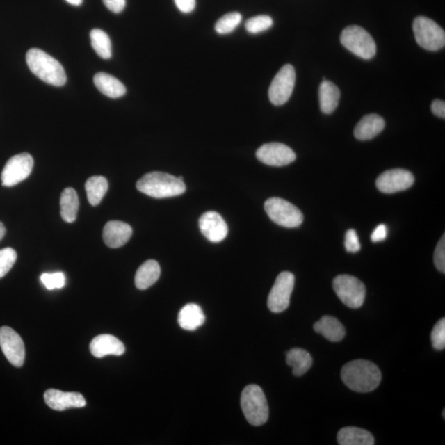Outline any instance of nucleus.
<instances>
[{"mask_svg":"<svg viewBox=\"0 0 445 445\" xmlns=\"http://www.w3.org/2000/svg\"><path fill=\"white\" fill-rule=\"evenodd\" d=\"M412 28L416 41L422 48L436 51L444 47V31L435 21L419 16L414 20Z\"/></svg>","mask_w":445,"mask_h":445,"instance_id":"nucleus-6","label":"nucleus"},{"mask_svg":"<svg viewBox=\"0 0 445 445\" xmlns=\"http://www.w3.org/2000/svg\"><path fill=\"white\" fill-rule=\"evenodd\" d=\"M93 82L102 93L111 99H118L126 95V87L113 75L102 72L97 73L93 78Z\"/></svg>","mask_w":445,"mask_h":445,"instance_id":"nucleus-21","label":"nucleus"},{"mask_svg":"<svg viewBox=\"0 0 445 445\" xmlns=\"http://www.w3.org/2000/svg\"><path fill=\"white\" fill-rule=\"evenodd\" d=\"M431 111L436 117L445 118V104L444 101L436 99L431 104Z\"/></svg>","mask_w":445,"mask_h":445,"instance_id":"nucleus-40","label":"nucleus"},{"mask_svg":"<svg viewBox=\"0 0 445 445\" xmlns=\"http://www.w3.org/2000/svg\"><path fill=\"white\" fill-rule=\"evenodd\" d=\"M241 407L249 424L260 426L268 420V404L264 391L258 385H248L243 389Z\"/></svg>","mask_w":445,"mask_h":445,"instance_id":"nucleus-4","label":"nucleus"},{"mask_svg":"<svg viewBox=\"0 0 445 445\" xmlns=\"http://www.w3.org/2000/svg\"><path fill=\"white\" fill-rule=\"evenodd\" d=\"M47 406L55 411H65L69 408H81L86 406V400L79 393H65L57 389H48L44 394Z\"/></svg>","mask_w":445,"mask_h":445,"instance_id":"nucleus-16","label":"nucleus"},{"mask_svg":"<svg viewBox=\"0 0 445 445\" xmlns=\"http://www.w3.org/2000/svg\"><path fill=\"white\" fill-rule=\"evenodd\" d=\"M132 228L122 221H109L106 222L102 237L106 246L118 248L124 246L131 238Z\"/></svg>","mask_w":445,"mask_h":445,"instance_id":"nucleus-17","label":"nucleus"},{"mask_svg":"<svg viewBox=\"0 0 445 445\" xmlns=\"http://www.w3.org/2000/svg\"><path fill=\"white\" fill-rule=\"evenodd\" d=\"M91 353L96 358H104L106 355H122L126 351L124 346L118 338L104 334L93 338L90 346Z\"/></svg>","mask_w":445,"mask_h":445,"instance_id":"nucleus-18","label":"nucleus"},{"mask_svg":"<svg viewBox=\"0 0 445 445\" xmlns=\"http://www.w3.org/2000/svg\"><path fill=\"white\" fill-rule=\"evenodd\" d=\"M340 40L342 46L347 50L364 60L372 59L376 54L375 40L362 26H347L342 31Z\"/></svg>","mask_w":445,"mask_h":445,"instance_id":"nucleus-5","label":"nucleus"},{"mask_svg":"<svg viewBox=\"0 0 445 445\" xmlns=\"http://www.w3.org/2000/svg\"><path fill=\"white\" fill-rule=\"evenodd\" d=\"M314 329L316 332L321 334L332 342H339L346 336L343 324L332 316H323L319 321L314 323Z\"/></svg>","mask_w":445,"mask_h":445,"instance_id":"nucleus-20","label":"nucleus"},{"mask_svg":"<svg viewBox=\"0 0 445 445\" xmlns=\"http://www.w3.org/2000/svg\"><path fill=\"white\" fill-rule=\"evenodd\" d=\"M42 284L47 289H61L65 286V277L63 273H44L41 275Z\"/></svg>","mask_w":445,"mask_h":445,"instance_id":"nucleus-34","label":"nucleus"},{"mask_svg":"<svg viewBox=\"0 0 445 445\" xmlns=\"http://www.w3.org/2000/svg\"><path fill=\"white\" fill-rule=\"evenodd\" d=\"M288 366L293 368V375L296 377L304 375L313 364V359L308 351L293 348L288 351L286 355Z\"/></svg>","mask_w":445,"mask_h":445,"instance_id":"nucleus-26","label":"nucleus"},{"mask_svg":"<svg viewBox=\"0 0 445 445\" xmlns=\"http://www.w3.org/2000/svg\"><path fill=\"white\" fill-rule=\"evenodd\" d=\"M444 412H445V410H444V411H443V418H444V417H445V416H444V415H445Z\"/></svg>","mask_w":445,"mask_h":445,"instance_id":"nucleus-43","label":"nucleus"},{"mask_svg":"<svg viewBox=\"0 0 445 445\" xmlns=\"http://www.w3.org/2000/svg\"><path fill=\"white\" fill-rule=\"evenodd\" d=\"M415 181L411 172L405 169H391L378 177L376 186L382 193L393 194L410 188Z\"/></svg>","mask_w":445,"mask_h":445,"instance_id":"nucleus-13","label":"nucleus"},{"mask_svg":"<svg viewBox=\"0 0 445 445\" xmlns=\"http://www.w3.org/2000/svg\"><path fill=\"white\" fill-rule=\"evenodd\" d=\"M337 442L341 445H373L375 438L369 431L348 426L340 430L337 435Z\"/></svg>","mask_w":445,"mask_h":445,"instance_id":"nucleus-24","label":"nucleus"},{"mask_svg":"<svg viewBox=\"0 0 445 445\" xmlns=\"http://www.w3.org/2000/svg\"><path fill=\"white\" fill-rule=\"evenodd\" d=\"M34 160L32 155L22 153L13 156L4 166L1 175L2 184L7 188L20 184L32 173Z\"/></svg>","mask_w":445,"mask_h":445,"instance_id":"nucleus-11","label":"nucleus"},{"mask_svg":"<svg viewBox=\"0 0 445 445\" xmlns=\"http://www.w3.org/2000/svg\"><path fill=\"white\" fill-rule=\"evenodd\" d=\"M91 44L93 50L102 59L111 57V43L109 35L101 29H92L90 33Z\"/></svg>","mask_w":445,"mask_h":445,"instance_id":"nucleus-29","label":"nucleus"},{"mask_svg":"<svg viewBox=\"0 0 445 445\" xmlns=\"http://www.w3.org/2000/svg\"><path fill=\"white\" fill-rule=\"evenodd\" d=\"M6 234V229L4 227L2 222H0V241L3 238L4 235Z\"/></svg>","mask_w":445,"mask_h":445,"instance_id":"nucleus-41","label":"nucleus"},{"mask_svg":"<svg viewBox=\"0 0 445 445\" xmlns=\"http://www.w3.org/2000/svg\"><path fill=\"white\" fill-rule=\"evenodd\" d=\"M242 15L239 13L233 12L220 17L216 24V31L220 35L229 34L238 28L241 24Z\"/></svg>","mask_w":445,"mask_h":445,"instance_id":"nucleus-30","label":"nucleus"},{"mask_svg":"<svg viewBox=\"0 0 445 445\" xmlns=\"http://www.w3.org/2000/svg\"><path fill=\"white\" fill-rule=\"evenodd\" d=\"M79 200L76 191L69 188L64 190L60 197V216L67 222H74L77 219Z\"/></svg>","mask_w":445,"mask_h":445,"instance_id":"nucleus-27","label":"nucleus"},{"mask_svg":"<svg viewBox=\"0 0 445 445\" xmlns=\"http://www.w3.org/2000/svg\"><path fill=\"white\" fill-rule=\"evenodd\" d=\"M105 6L114 13H120L126 7V0H102Z\"/></svg>","mask_w":445,"mask_h":445,"instance_id":"nucleus-37","label":"nucleus"},{"mask_svg":"<svg viewBox=\"0 0 445 445\" xmlns=\"http://www.w3.org/2000/svg\"><path fill=\"white\" fill-rule=\"evenodd\" d=\"M320 108L325 114H331L337 108L341 97L339 88L332 82L324 81L320 84L319 91Z\"/></svg>","mask_w":445,"mask_h":445,"instance_id":"nucleus-23","label":"nucleus"},{"mask_svg":"<svg viewBox=\"0 0 445 445\" xmlns=\"http://www.w3.org/2000/svg\"><path fill=\"white\" fill-rule=\"evenodd\" d=\"M434 262L436 268H437L440 273H445V237L444 234L442 239L439 240V242L436 246L435 254H434Z\"/></svg>","mask_w":445,"mask_h":445,"instance_id":"nucleus-35","label":"nucleus"},{"mask_svg":"<svg viewBox=\"0 0 445 445\" xmlns=\"http://www.w3.org/2000/svg\"><path fill=\"white\" fill-rule=\"evenodd\" d=\"M431 342L435 350H442L445 347V319H440L435 325L431 332Z\"/></svg>","mask_w":445,"mask_h":445,"instance_id":"nucleus-33","label":"nucleus"},{"mask_svg":"<svg viewBox=\"0 0 445 445\" xmlns=\"http://www.w3.org/2000/svg\"><path fill=\"white\" fill-rule=\"evenodd\" d=\"M273 25V20L270 16L259 15L249 19L245 24V28H246L249 33L257 34L265 32V31L270 29Z\"/></svg>","mask_w":445,"mask_h":445,"instance_id":"nucleus-31","label":"nucleus"},{"mask_svg":"<svg viewBox=\"0 0 445 445\" xmlns=\"http://www.w3.org/2000/svg\"><path fill=\"white\" fill-rule=\"evenodd\" d=\"M65 1L70 4H72L74 6H81L83 3V0H65Z\"/></svg>","mask_w":445,"mask_h":445,"instance_id":"nucleus-42","label":"nucleus"},{"mask_svg":"<svg viewBox=\"0 0 445 445\" xmlns=\"http://www.w3.org/2000/svg\"><path fill=\"white\" fill-rule=\"evenodd\" d=\"M296 70L291 65H286L280 70L269 88V99L275 106L286 104L291 99L296 86Z\"/></svg>","mask_w":445,"mask_h":445,"instance_id":"nucleus-9","label":"nucleus"},{"mask_svg":"<svg viewBox=\"0 0 445 445\" xmlns=\"http://www.w3.org/2000/svg\"><path fill=\"white\" fill-rule=\"evenodd\" d=\"M345 248L350 253L358 252L360 250V243L357 233L354 229H349L346 234Z\"/></svg>","mask_w":445,"mask_h":445,"instance_id":"nucleus-36","label":"nucleus"},{"mask_svg":"<svg viewBox=\"0 0 445 445\" xmlns=\"http://www.w3.org/2000/svg\"><path fill=\"white\" fill-rule=\"evenodd\" d=\"M206 320L203 310L195 304L186 305L178 314L177 321L180 327L186 331H195L202 327Z\"/></svg>","mask_w":445,"mask_h":445,"instance_id":"nucleus-22","label":"nucleus"},{"mask_svg":"<svg viewBox=\"0 0 445 445\" xmlns=\"http://www.w3.org/2000/svg\"><path fill=\"white\" fill-rule=\"evenodd\" d=\"M257 158L266 165L282 167L295 161L296 154L286 145L269 143L257 149Z\"/></svg>","mask_w":445,"mask_h":445,"instance_id":"nucleus-14","label":"nucleus"},{"mask_svg":"<svg viewBox=\"0 0 445 445\" xmlns=\"http://www.w3.org/2000/svg\"><path fill=\"white\" fill-rule=\"evenodd\" d=\"M17 252L15 249L6 248L0 249V279L10 273L17 261Z\"/></svg>","mask_w":445,"mask_h":445,"instance_id":"nucleus-32","label":"nucleus"},{"mask_svg":"<svg viewBox=\"0 0 445 445\" xmlns=\"http://www.w3.org/2000/svg\"><path fill=\"white\" fill-rule=\"evenodd\" d=\"M295 282V275L289 271L278 275L267 300V306L273 313H282L289 308Z\"/></svg>","mask_w":445,"mask_h":445,"instance_id":"nucleus-10","label":"nucleus"},{"mask_svg":"<svg viewBox=\"0 0 445 445\" xmlns=\"http://www.w3.org/2000/svg\"><path fill=\"white\" fill-rule=\"evenodd\" d=\"M385 122L384 118L377 114H369L360 120L356 124L354 135L359 140H372L378 134L384 131Z\"/></svg>","mask_w":445,"mask_h":445,"instance_id":"nucleus-19","label":"nucleus"},{"mask_svg":"<svg viewBox=\"0 0 445 445\" xmlns=\"http://www.w3.org/2000/svg\"><path fill=\"white\" fill-rule=\"evenodd\" d=\"M26 64L32 72L51 86H65L67 76L63 66L47 53L38 48L30 49L26 55Z\"/></svg>","mask_w":445,"mask_h":445,"instance_id":"nucleus-3","label":"nucleus"},{"mask_svg":"<svg viewBox=\"0 0 445 445\" xmlns=\"http://www.w3.org/2000/svg\"><path fill=\"white\" fill-rule=\"evenodd\" d=\"M160 273H161V269L157 261L154 260L145 261L136 271V286L141 291L152 286L159 280Z\"/></svg>","mask_w":445,"mask_h":445,"instance_id":"nucleus-25","label":"nucleus"},{"mask_svg":"<svg viewBox=\"0 0 445 445\" xmlns=\"http://www.w3.org/2000/svg\"><path fill=\"white\" fill-rule=\"evenodd\" d=\"M0 347L7 359L15 367L24 366L25 346L24 341L15 330L8 327L0 328Z\"/></svg>","mask_w":445,"mask_h":445,"instance_id":"nucleus-12","label":"nucleus"},{"mask_svg":"<svg viewBox=\"0 0 445 445\" xmlns=\"http://www.w3.org/2000/svg\"><path fill=\"white\" fill-rule=\"evenodd\" d=\"M199 227L204 237L212 243H220L228 235V225L216 211L203 213L199 220Z\"/></svg>","mask_w":445,"mask_h":445,"instance_id":"nucleus-15","label":"nucleus"},{"mask_svg":"<svg viewBox=\"0 0 445 445\" xmlns=\"http://www.w3.org/2000/svg\"><path fill=\"white\" fill-rule=\"evenodd\" d=\"M265 211L271 220L286 228H297L304 221V216L300 209L282 198L267 200Z\"/></svg>","mask_w":445,"mask_h":445,"instance_id":"nucleus-8","label":"nucleus"},{"mask_svg":"<svg viewBox=\"0 0 445 445\" xmlns=\"http://www.w3.org/2000/svg\"><path fill=\"white\" fill-rule=\"evenodd\" d=\"M178 10L184 13L193 12L195 8V0H175Z\"/></svg>","mask_w":445,"mask_h":445,"instance_id":"nucleus-39","label":"nucleus"},{"mask_svg":"<svg viewBox=\"0 0 445 445\" xmlns=\"http://www.w3.org/2000/svg\"><path fill=\"white\" fill-rule=\"evenodd\" d=\"M86 190L88 202L92 207H96L108 193V181L102 176L91 177L86 181Z\"/></svg>","mask_w":445,"mask_h":445,"instance_id":"nucleus-28","label":"nucleus"},{"mask_svg":"<svg viewBox=\"0 0 445 445\" xmlns=\"http://www.w3.org/2000/svg\"><path fill=\"white\" fill-rule=\"evenodd\" d=\"M332 286L338 298L349 308L356 309L363 305L366 289L358 278L340 275L333 280Z\"/></svg>","mask_w":445,"mask_h":445,"instance_id":"nucleus-7","label":"nucleus"},{"mask_svg":"<svg viewBox=\"0 0 445 445\" xmlns=\"http://www.w3.org/2000/svg\"><path fill=\"white\" fill-rule=\"evenodd\" d=\"M136 188L150 197L162 199L177 197L186 191L184 181L165 172L147 173L137 181Z\"/></svg>","mask_w":445,"mask_h":445,"instance_id":"nucleus-2","label":"nucleus"},{"mask_svg":"<svg viewBox=\"0 0 445 445\" xmlns=\"http://www.w3.org/2000/svg\"><path fill=\"white\" fill-rule=\"evenodd\" d=\"M341 376L350 389L358 393H369L376 389L382 380L380 369L366 359H355L346 364Z\"/></svg>","mask_w":445,"mask_h":445,"instance_id":"nucleus-1","label":"nucleus"},{"mask_svg":"<svg viewBox=\"0 0 445 445\" xmlns=\"http://www.w3.org/2000/svg\"><path fill=\"white\" fill-rule=\"evenodd\" d=\"M388 235V229L385 225H380L376 227V229L373 230L371 235V240L373 243H378L384 241Z\"/></svg>","mask_w":445,"mask_h":445,"instance_id":"nucleus-38","label":"nucleus"}]
</instances>
